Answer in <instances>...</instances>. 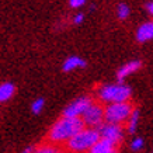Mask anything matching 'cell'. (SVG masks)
<instances>
[{"mask_svg":"<svg viewBox=\"0 0 153 153\" xmlns=\"http://www.w3.org/2000/svg\"><path fill=\"white\" fill-rule=\"evenodd\" d=\"M84 122L82 118H68V117H60L56 120L48 132V139L52 143H63L74 136L79 131L84 128Z\"/></svg>","mask_w":153,"mask_h":153,"instance_id":"obj_1","label":"cell"},{"mask_svg":"<svg viewBox=\"0 0 153 153\" xmlns=\"http://www.w3.org/2000/svg\"><path fill=\"white\" fill-rule=\"evenodd\" d=\"M101 136L100 132L96 128H88L84 126L82 131L72 136L68 142H66V149L70 150L72 153H86L90 152V149L98 142Z\"/></svg>","mask_w":153,"mask_h":153,"instance_id":"obj_2","label":"cell"},{"mask_svg":"<svg viewBox=\"0 0 153 153\" xmlns=\"http://www.w3.org/2000/svg\"><path fill=\"white\" fill-rule=\"evenodd\" d=\"M132 96V88L125 83H110L102 84L97 90V97L100 102L111 104V102H124L129 101Z\"/></svg>","mask_w":153,"mask_h":153,"instance_id":"obj_3","label":"cell"},{"mask_svg":"<svg viewBox=\"0 0 153 153\" xmlns=\"http://www.w3.org/2000/svg\"><path fill=\"white\" fill-rule=\"evenodd\" d=\"M134 108L135 107L129 101L107 104L104 107V120H105V122L124 125V124H126L128 118L131 117Z\"/></svg>","mask_w":153,"mask_h":153,"instance_id":"obj_4","label":"cell"},{"mask_svg":"<svg viewBox=\"0 0 153 153\" xmlns=\"http://www.w3.org/2000/svg\"><path fill=\"white\" fill-rule=\"evenodd\" d=\"M93 102V98L90 96H82V97L74 98L72 102H69L62 111V117L68 118H82L84 111L87 110L90 104Z\"/></svg>","mask_w":153,"mask_h":153,"instance_id":"obj_5","label":"cell"},{"mask_svg":"<svg viewBox=\"0 0 153 153\" xmlns=\"http://www.w3.org/2000/svg\"><path fill=\"white\" fill-rule=\"evenodd\" d=\"M82 120H83L84 125L88 126V128H96L97 129L98 126L104 122V107L100 104V102H91L90 107L84 111V114L82 115Z\"/></svg>","mask_w":153,"mask_h":153,"instance_id":"obj_6","label":"cell"},{"mask_svg":"<svg viewBox=\"0 0 153 153\" xmlns=\"http://www.w3.org/2000/svg\"><path fill=\"white\" fill-rule=\"evenodd\" d=\"M98 132H100V136L104 138V139L110 140L112 143L120 145V142L124 139V126L120 125V124H111V122H102L101 125L97 128Z\"/></svg>","mask_w":153,"mask_h":153,"instance_id":"obj_7","label":"cell"},{"mask_svg":"<svg viewBox=\"0 0 153 153\" xmlns=\"http://www.w3.org/2000/svg\"><path fill=\"white\" fill-rule=\"evenodd\" d=\"M140 68H142V62L140 60H138V59L129 60V62L124 63L122 66H120V69L117 70V79H118L120 83H124V80L126 77H129L131 74L136 73Z\"/></svg>","mask_w":153,"mask_h":153,"instance_id":"obj_8","label":"cell"},{"mask_svg":"<svg viewBox=\"0 0 153 153\" xmlns=\"http://www.w3.org/2000/svg\"><path fill=\"white\" fill-rule=\"evenodd\" d=\"M135 37H136V41L140 42V44H145L148 41H152L153 39V20H149L146 23L140 24L136 33H135Z\"/></svg>","mask_w":153,"mask_h":153,"instance_id":"obj_9","label":"cell"},{"mask_svg":"<svg viewBox=\"0 0 153 153\" xmlns=\"http://www.w3.org/2000/svg\"><path fill=\"white\" fill-rule=\"evenodd\" d=\"M87 66V62L80 58L77 55H72V56H68L65 59V62L62 63V70L63 72H73V70H77V69H84Z\"/></svg>","mask_w":153,"mask_h":153,"instance_id":"obj_10","label":"cell"},{"mask_svg":"<svg viewBox=\"0 0 153 153\" xmlns=\"http://www.w3.org/2000/svg\"><path fill=\"white\" fill-rule=\"evenodd\" d=\"M88 153H118V145L112 143L104 138H100L98 142L90 149Z\"/></svg>","mask_w":153,"mask_h":153,"instance_id":"obj_11","label":"cell"},{"mask_svg":"<svg viewBox=\"0 0 153 153\" xmlns=\"http://www.w3.org/2000/svg\"><path fill=\"white\" fill-rule=\"evenodd\" d=\"M16 93V86L10 82H4L0 84V102L9 101Z\"/></svg>","mask_w":153,"mask_h":153,"instance_id":"obj_12","label":"cell"},{"mask_svg":"<svg viewBox=\"0 0 153 153\" xmlns=\"http://www.w3.org/2000/svg\"><path fill=\"white\" fill-rule=\"evenodd\" d=\"M139 118H140L139 108H134L131 117L128 118V121H126V132H128V134H135V132H136L138 124H139Z\"/></svg>","mask_w":153,"mask_h":153,"instance_id":"obj_13","label":"cell"},{"mask_svg":"<svg viewBox=\"0 0 153 153\" xmlns=\"http://www.w3.org/2000/svg\"><path fill=\"white\" fill-rule=\"evenodd\" d=\"M129 14H131V9L128 4L120 3V4L117 6V17L120 20H126L129 17Z\"/></svg>","mask_w":153,"mask_h":153,"instance_id":"obj_14","label":"cell"},{"mask_svg":"<svg viewBox=\"0 0 153 153\" xmlns=\"http://www.w3.org/2000/svg\"><path fill=\"white\" fill-rule=\"evenodd\" d=\"M44 107H45V100H44L42 97H38L31 102V111H33V114L38 115V114H41L42 112Z\"/></svg>","mask_w":153,"mask_h":153,"instance_id":"obj_15","label":"cell"},{"mask_svg":"<svg viewBox=\"0 0 153 153\" xmlns=\"http://www.w3.org/2000/svg\"><path fill=\"white\" fill-rule=\"evenodd\" d=\"M33 153H60L55 145H41L33 150Z\"/></svg>","mask_w":153,"mask_h":153,"instance_id":"obj_16","label":"cell"},{"mask_svg":"<svg viewBox=\"0 0 153 153\" xmlns=\"http://www.w3.org/2000/svg\"><path fill=\"white\" fill-rule=\"evenodd\" d=\"M143 145H145V140L142 139V138H135V139L131 142L129 149L132 152H139V150L143 149Z\"/></svg>","mask_w":153,"mask_h":153,"instance_id":"obj_17","label":"cell"},{"mask_svg":"<svg viewBox=\"0 0 153 153\" xmlns=\"http://www.w3.org/2000/svg\"><path fill=\"white\" fill-rule=\"evenodd\" d=\"M84 21V14L83 13H76L72 17V23L74 24V25H80V24Z\"/></svg>","mask_w":153,"mask_h":153,"instance_id":"obj_18","label":"cell"},{"mask_svg":"<svg viewBox=\"0 0 153 153\" xmlns=\"http://www.w3.org/2000/svg\"><path fill=\"white\" fill-rule=\"evenodd\" d=\"M86 4V0H69V6L72 9H80Z\"/></svg>","mask_w":153,"mask_h":153,"instance_id":"obj_19","label":"cell"},{"mask_svg":"<svg viewBox=\"0 0 153 153\" xmlns=\"http://www.w3.org/2000/svg\"><path fill=\"white\" fill-rule=\"evenodd\" d=\"M146 10H148L149 14H152L153 16V0H150V1L146 3Z\"/></svg>","mask_w":153,"mask_h":153,"instance_id":"obj_20","label":"cell"},{"mask_svg":"<svg viewBox=\"0 0 153 153\" xmlns=\"http://www.w3.org/2000/svg\"><path fill=\"white\" fill-rule=\"evenodd\" d=\"M33 150H34L33 148H25V149H24V150H23V152H21V153H33Z\"/></svg>","mask_w":153,"mask_h":153,"instance_id":"obj_21","label":"cell"}]
</instances>
